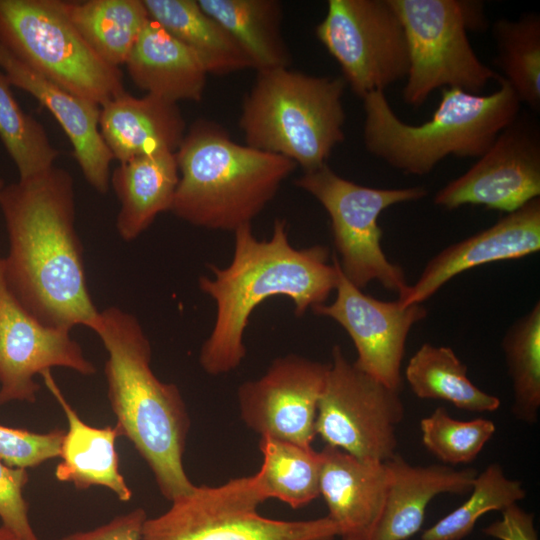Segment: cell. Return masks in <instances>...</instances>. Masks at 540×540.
Returning a JSON list of instances; mask_svg holds the SVG:
<instances>
[{"mask_svg": "<svg viewBox=\"0 0 540 540\" xmlns=\"http://www.w3.org/2000/svg\"><path fill=\"white\" fill-rule=\"evenodd\" d=\"M74 196L71 174L57 167L5 185L0 209L9 250L3 270L12 293L42 324L92 330L100 311L87 286Z\"/></svg>", "mask_w": 540, "mask_h": 540, "instance_id": "obj_1", "label": "cell"}, {"mask_svg": "<svg viewBox=\"0 0 540 540\" xmlns=\"http://www.w3.org/2000/svg\"><path fill=\"white\" fill-rule=\"evenodd\" d=\"M234 252L230 264L208 267L212 277L198 279L200 290L216 304L213 328L204 341L199 363L211 376L237 369L246 355L244 333L254 309L273 296H286L294 304L297 317L324 304L336 289L339 265L335 254L329 262L324 245L294 248L287 222L274 221L269 240L260 241L251 224L234 232Z\"/></svg>", "mask_w": 540, "mask_h": 540, "instance_id": "obj_2", "label": "cell"}, {"mask_svg": "<svg viewBox=\"0 0 540 540\" xmlns=\"http://www.w3.org/2000/svg\"><path fill=\"white\" fill-rule=\"evenodd\" d=\"M92 330L107 352V395L120 436L144 459L167 500L188 494L195 486L183 465L190 418L179 388L154 374L150 341L134 315L106 308Z\"/></svg>", "mask_w": 540, "mask_h": 540, "instance_id": "obj_3", "label": "cell"}, {"mask_svg": "<svg viewBox=\"0 0 540 540\" xmlns=\"http://www.w3.org/2000/svg\"><path fill=\"white\" fill-rule=\"evenodd\" d=\"M176 159L179 182L170 212L197 227L234 232L275 197L297 165L234 142L220 125L198 120Z\"/></svg>", "mask_w": 540, "mask_h": 540, "instance_id": "obj_4", "label": "cell"}, {"mask_svg": "<svg viewBox=\"0 0 540 540\" xmlns=\"http://www.w3.org/2000/svg\"><path fill=\"white\" fill-rule=\"evenodd\" d=\"M499 87L489 95L443 88L432 118L403 122L383 91L362 98L366 150L386 164L412 175H426L444 158H479L521 112L510 85L497 74Z\"/></svg>", "mask_w": 540, "mask_h": 540, "instance_id": "obj_5", "label": "cell"}, {"mask_svg": "<svg viewBox=\"0 0 540 540\" xmlns=\"http://www.w3.org/2000/svg\"><path fill=\"white\" fill-rule=\"evenodd\" d=\"M342 76L280 67L257 71L239 118L246 145L314 170L345 139Z\"/></svg>", "mask_w": 540, "mask_h": 540, "instance_id": "obj_6", "label": "cell"}, {"mask_svg": "<svg viewBox=\"0 0 540 540\" xmlns=\"http://www.w3.org/2000/svg\"><path fill=\"white\" fill-rule=\"evenodd\" d=\"M407 38L409 71L403 101L423 105L439 88L480 94L497 72L476 55L468 32L488 27L484 4L475 0H391Z\"/></svg>", "mask_w": 540, "mask_h": 540, "instance_id": "obj_7", "label": "cell"}, {"mask_svg": "<svg viewBox=\"0 0 540 540\" xmlns=\"http://www.w3.org/2000/svg\"><path fill=\"white\" fill-rule=\"evenodd\" d=\"M0 43L46 79L100 106L125 91L119 67L88 45L62 0H0Z\"/></svg>", "mask_w": 540, "mask_h": 540, "instance_id": "obj_8", "label": "cell"}, {"mask_svg": "<svg viewBox=\"0 0 540 540\" xmlns=\"http://www.w3.org/2000/svg\"><path fill=\"white\" fill-rule=\"evenodd\" d=\"M267 498L256 474L194 486L162 514L146 518L142 540H334L328 517L276 520L259 514Z\"/></svg>", "mask_w": 540, "mask_h": 540, "instance_id": "obj_9", "label": "cell"}, {"mask_svg": "<svg viewBox=\"0 0 540 540\" xmlns=\"http://www.w3.org/2000/svg\"><path fill=\"white\" fill-rule=\"evenodd\" d=\"M295 185L317 199L329 215L336 258L343 275L363 289L378 281L402 297L409 285L402 268L381 247L380 214L404 202L427 195L422 186L373 188L359 185L334 172L328 164L303 172Z\"/></svg>", "mask_w": 540, "mask_h": 540, "instance_id": "obj_10", "label": "cell"}, {"mask_svg": "<svg viewBox=\"0 0 540 540\" xmlns=\"http://www.w3.org/2000/svg\"><path fill=\"white\" fill-rule=\"evenodd\" d=\"M403 417L400 391L358 369L335 345L315 421L316 435L326 446L384 462L396 454Z\"/></svg>", "mask_w": 540, "mask_h": 540, "instance_id": "obj_11", "label": "cell"}, {"mask_svg": "<svg viewBox=\"0 0 540 540\" xmlns=\"http://www.w3.org/2000/svg\"><path fill=\"white\" fill-rule=\"evenodd\" d=\"M315 32L361 99L406 79L408 42L391 0H329Z\"/></svg>", "mask_w": 540, "mask_h": 540, "instance_id": "obj_12", "label": "cell"}, {"mask_svg": "<svg viewBox=\"0 0 540 540\" xmlns=\"http://www.w3.org/2000/svg\"><path fill=\"white\" fill-rule=\"evenodd\" d=\"M539 196V123L520 112L475 164L438 190L433 201L446 210L474 205L511 213Z\"/></svg>", "mask_w": 540, "mask_h": 540, "instance_id": "obj_13", "label": "cell"}, {"mask_svg": "<svg viewBox=\"0 0 540 540\" xmlns=\"http://www.w3.org/2000/svg\"><path fill=\"white\" fill-rule=\"evenodd\" d=\"M55 367L84 376L96 372L69 330L45 326L18 301L0 257V406L34 403L40 390L35 376Z\"/></svg>", "mask_w": 540, "mask_h": 540, "instance_id": "obj_14", "label": "cell"}, {"mask_svg": "<svg viewBox=\"0 0 540 540\" xmlns=\"http://www.w3.org/2000/svg\"><path fill=\"white\" fill-rule=\"evenodd\" d=\"M328 364L295 354L272 361L259 378L237 392L240 416L255 433L312 447L317 407Z\"/></svg>", "mask_w": 540, "mask_h": 540, "instance_id": "obj_15", "label": "cell"}, {"mask_svg": "<svg viewBox=\"0 0 540 540\" xmlns=\"http://www.w3.org/2000/svg\"><path fill=\"white\" fill-rule=\"evenodd\" d=\"M335 291L332 303L312 311L331 318L347 332L357 352L353 363L358 369L400 391L406 340L411 328L426 317V308L367 295L343 275L340 267Z\"/></svg>", "mask_w": 540, "mask_h": 540, "instance_id": "obj_16", "label": "cell"}, {"mask_svg": "<svg viewBox=\"0 0 540 540\" xmlns=\"http://www.w3.org/2000/svg\"><path fill=\"white\" fill-rule=\"evenodd\" d=\"M540 250V198L507 213L494 225L447 246L424 267L398 298L402 306L422 304L456 275L477 266L518 259Z\"/></svg>", "mask_w": 540, "mask_h": 540, "instance_id": "obj_17", "label": "cell"}, {"mask_svg": "<svg viewBox=\"0 0 540 540\" xmlns=\"http://www.w3.org/2000/svg\"><path fill=\"white\" fill-rule=\"evenodd\" d=\"M0 70L10 84L33 96L55 117L72 144L86 181L99 193L110 186L113 156L100 133L101 106L46 79L0 43Z\"/></svg>", "mask_w": 540, "mask_h": 540, "instance_id": "obj_18", "label": "cell"}, {"mask_svg": "<svg viewBox=\"0 0 540 540\" xmlns=\"http://www.w3.org/2000/svg\"><path fill=\"white\" fill-rule=\"evenodd\" d=\"M320 454L319 492L338 537L368 540L386 496L388 470L385 461L359 459L329 446H325Z\"/></svg>", "mask_w": 540, "mask_h": 540, "instance_id": "obj_19", "label": "cell"}, {"mask_svg": "<svg viewBox=\"0 0 540 540\" xmlns=\"http://www.w3.org/2000/svg\"><path fill=\"white\" fill-rule=\"evenodd\" d=\"M388 486L378 522L368 540H407L421 528L429 503L441 494L470 492L477 471L444 464L414 466L395 454L385 461Z\"/></svg>", "mask_w": 540, "mask_h": 540, "instance_id": "obj_20", "label": "cell"}, {"mask_svg": "<svg viewBox=\"0 0 540 540\" xmlns=\"http://www.w3.org/2000/svg\"><path fill=\"white\" fill-rule=\"evenodd\" d=\"M100 133L119 163L160 152L176 153L186 124L177 103L126 91L101 105Z\"/></svg>", "mask_w": 540, "mask_h": 540, "instance_id": "obj_21", "label": "cell"}, {"mask_svg": "<svg viewBox=\"0 0 540 540\" xmlns=\"http://www.w3.org/2000/svg\"><path fill=\"white\" fill-rule=\"evenodd\" d=\"M66 417L60 462L55 469L58 481L71 483L78 490L94 486L109 489L120 500L132 498V490L120 472L116 441L120 436L117 427H94L81 419L55 383L50 370L41 375Z\"/></svg>", "mask_w": 540, "mask_h": 540, "instance_id": "obj_22", "label": "cell"}, {"mask_svg": "<svg viewBox=\"0 0 540 540\" xmlns=\"http://www.w3.org/2000/svg\"><path fill=\"white\" fill-rule=\"evenodd\" d=\"M133 83L147 94L177 103L200 101L207 72L196 55L149 19L125 62Z\"/></svg>", "mask_w": 540, "mask_h": 540, "instance_id": "obj_23", "label": "cell"}, {"mask_svg": "<svg viewBox=\"0 0 540 540\" xmlns=\"http://www.w3.org/2000/svg\"><path fill=\"white\" fill-rule=\"evenodd\" d=\"M178 182L175 153L160 152L119 163L110 176L120 202L116 219L119 236L133 241L160 213L170 211Z\"/></svg>", "mask_w": 540, "mask_h": 540, "instance_id": "obj_24", "label": "cell"}, {"mask_svg": "<svg viewBox=\"0 0 540 540\" xmlns=\"http://www.w3.org/2000/svg\"><path fill=\"white\" fill-rule=\"evenodd\" d=\"M149 19L188 47L206 72L225 75L253 68L230 33L196 0H143Z\"/></svg>", "mask_w": 540, "mask_h": 540, "instance_id": "obj_25", "label": "cell"}, {"mask_svg": "<svg viewBox=\"0 0 540 540\" xmlns=\"http://www.w3.org/2000/svg\"><path fill=\"white\" fill-rule=\"evenodd\" d=\"M239 43L257 71L289 67L282 34L283 9L277 0H197Z\"/></svg>", "mask_w": 540, "mask_h": 540, "instance_id": "obj_26", "label": "cell"}, {"mask_svg": "<svg viewBox=\"0 0 540 540\" xmlns=\"http://www.w3.org/2000/svg\"><path fill=\"white\" fill-rule=\"evenodd\" d=\"M75 28L106 63L125 64L149 21L143 0L62 1Z\"/></svg>", "mask_w": 540, "mask_h": 540, "instance_id": "obj_27", "label": "cell"}, {"mask_svg": "<svg viewBox=\"0 0 540 540\" xmlns=\"http://www.w3.org/2000/svg\"><path fill=\"white\" fill-rule=\"evenodd\" d=\"M412 392L421 399L443 400L470 412H493L500 399L478 388L467 376V366L448 346L424 343L405 368Z\"/></svg>", "mask_w": 540, "mask_h": 540, "instance_id": "obj_28", "label": "cell"}, {"mask_svg": "<svg viewBox=\"0 0 540 540\" xmlns=\"http://www.w3.org/2000/svg\"><path fill=\"white\" fill-rule=\"evenodd\" d=\"M498 73L521 104L540 110V16L526 12L517 19L500 18L492 26Z\"/></svg>", "mask_w": 540, "mask_h": 540, "instance_id": "obj_29", "label": "cell"}, {"mask_svg": "<svg viewBox=\"0 0 540 540\" xmlns=\"http://www.w3.org/2000/svg\"><path fill=\"white\" fill-rule=\"evenodd\" d=\"M259 449L263 460L256 475L267 499L297 509L320 496V452L269 436L260 438Z\"/></svg>", "mask_w": 540, "mask_h": 540, "instance_id": "obj_30", "label": "cell"}, {"mask_svg": "<svg viewBox=\"0 0 540 540\" xmlns=\"http://www.w3.org/2000/svg\"><path fill=\"white\" fill-rule=\"evenodd\" d=\"M502 349L512 383V413L518 420L534 424L540 409L539 302L510 326Z\"/></svg>", "mask_w": 540, "mask_h": 540, "instance_id": "obj_31", "label": "cell"}, {"mask_svg": "<svg viewBox=\"0 0 540 540\" xmlns=\"http://www.w3.org/2000/svg\"><path fill=\"white\" fill-rule=\"evenodd\" d=\"M470 492L463 504L427 528L421 540H462L484 514L501 512L526 497L522 482L508 477L498 463L477 473Z\"/></svg>", "mask_w": 540, "mask_h": 540, "instance_id": "obj_32", "label": "cell"}, {"mask_svg": "<svg viewBox=\"0 0 540 540\" xmlns=\"http://www.w3.org/2000/svg\"><path fill=\"white\" fill-rule=\"evenodd\" d=\"M11 87L0 70V139L24 181L54 167L59 151L43 125L22 110Z\"/></svg>", "mask_w": 540, "mask_h": 540, "instance_id": "obj_33", "label": "cell"}, {"mask_svg": "<svg viewBox=\"0 0 540 540\" xmlns=\"http://www.w3.org/2000/svg\"><path fill=\"white\" fill-rule=\"evenodd\" d=\"M422 442L444 465L468 464L475 460L496 431L492 420L452 418L444 407L420 421Z\"/></svg>", "mask_w": 540, "mask_h": 540, "instance_id": "obj_34", "label": "cell"}, {"mask_svg": "<svg viewBox=\"0 0 540 540\" xmlns=\"http://www.w3.org/2000/svg\"><path fill=\"white\" fill-rule=\"evenodd\" d=\"M64 434L59 428L39 433L0 424V460L15 468L37 467L59 458Z\"/></svg>", "mask_w": 540, "mask_h": 540, "instance_id": "obj_35", "label": "cell"}, {"mask_svg": "<svg viewBox=\"0 0 540 540\" xmlns=\"http://www.w3.org/2000/svg\"><path fill=\"white\" fill-rule=\"evenodd\" d=\"M28 481L27 469L10 467L0 460L1 525L18 540H41L31 525L29 505L23 496Z\"/></svg>", "mask_w": 540, "mask_h": 540, "instance_id": "obj_36", "label": "cell"}, {"mask_svg": "<svg viewBox=\"0 0 540 540\" xmlns=\"http://www.w3.org/2000/svg\"><path fill=\"white\" fill-rule=\"evenodd\" d=\"M146 518L145 510L138 507L117 515L105 524L67 534L60 540H142V528Z\"/></svg>", "mask_w": 540, "mask_h": 540, "instance_id": "obj_37", "label": "cell"}, {"mask_svg": "<svg viewBox=\"0 0 540 540\" xmlns=\"http://www.w3.org/2000/svg\"><path fill=\"white\" fill-rule=\"evenodd\" d=\"M483 532L497 540H538L533 514L518 504L501 511L500 519L486 526Z\"/></svg>", "mask_w": 540, "mask_h": 540, "instance_id": "obj_38", "label": "cell"}, {"mask_svg": "<svg viewBox=\"0 0 540 540\" xmlns=\"http://www.w3.org/2000/svg\"><path fill=\"white\" fill-rule=\"evenodd\" d=\"M0 540H18L17 537L6 529L4 526H0Z\"/></svg>", "mask_w": 540, "mask_h": 540, "instance_id": "obj_39", "label": "cell"}, {"mask_svg": "<svg viewBox=\"0 0 540 540\" xmlns=\"http://www.w3.org/2000/svg\"><path fill=\"white\" fill-rule=\"evenodd\" d=\"M4 187H5V182H4L3 179L0 178V193L3 190Z\"/></svg>", "mask_w": 540, "mask_h": 540, "instance_id": "obj_40", "label": "cell"}]
</instances>
